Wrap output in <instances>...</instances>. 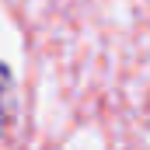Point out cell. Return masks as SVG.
<instances>
[{
  "label": "cell",
  "instance_id": "cell-1",
  "mask_svg": "<svg viewBox=\"0 0 150 150\" xmlns=\"http://www.w3.org/2000/svg\"><path fill=\"white\" fill-rule=\"evenodd\" d=\"M7 119H11V74L7 67H0V133L7 129Z\"/></svg>",
  "mask_w": 150,
  "mask_h": 150
}]
</instances>
